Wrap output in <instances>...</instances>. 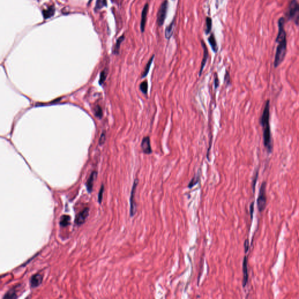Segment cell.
Wrapping results in <instances>:
<instances>
[{
    "mask_svg": "<svg viewBox=\"0 0 299 299\" xmlns=\"http://www.w3.org/2000/svg\"><path fill=\"white\" fill-rule=\"evenodd\" d=\"M284 19L281 18L279 21V32L276 40L277 46L274 60L275 67H277L282 63L286 53L287 41L286 33L284 29Z\"/></svg>",
    "mask_w": 299,
    "mask_h": 299,
    "instance_id": "6da1fadb",
    "label": "cell"
},
{
    "mask_svg": "<svg viewBox=\"0 0 299 299\" xmlns=\"http://www.w3.org/2000/svg\"><path fill=\"white\" fill-rule=\"evenodd\" d=\"M270 106L269 101L267 100L265 105L263 113L261 118V124L263 128V137L264 145L268 153H271L273 148V143L272 140V135L271 127L269 124L270 117Z\"/></svg>",
    "mask_w": 299,
    "mask_h": 299,
    "instance_id": "7a4b0ae2",
    "label": "cell"
},
{
    "mask_svg": "<svg viewBox=\"0 0 299 299\" xmlns=\"http://www.w3.org/2000/svg\"><path fill=\"white\" fill-rule=\"evenodd\" d=\"M287 15L295 24L299 25V3L296 0H292L287 9Z\"/></svg>",
    "mask_w": 299,
    "mask_h": 299,
    "instance_id": "3957f363",
    "label": "cell"
},
{
    "mask_svg": "<svg viewBox=\"0 0 299 299\" xmlns=\"http://www.w3.org/2000/svg\"><path fill=\"white\" fill-rule=\"evenodd\" d=\"M168 8V0H164L161 4L157 15V24L158 26H162L165 22Z\"/></svg>",
    "mask_w": 299,
    "mask_h": 299,
    "instance_id": "277c9868",
    "label": "cell"
},
{
    "mask_svg": "<svg viewBox=\"0 0 299 299\" xmlns=\"http://www.w3.org/2000/svg\"><path fill=\"white\" fill-rule=\"evenodd\" d=\"M267 204V195H266V182H264L260 188L258 198L257 199L258 208L260 212L265 210Z\"/></svg>",
    "mask_w": 299,
    "mask_h": 299,
    "instance_id": "5b68a950",
    "label": "cell"
},
{
    "mask_svg": "<svg viewBox=\"0 0 299 299\" xmlns=\"http://www.w3.org/2000/svg\"><path fill=\"white\" fill-rule=\"evenodd\" d=\"M138 184V179H135L133 182V185L132 186L131 191V194H130V215L131 217L134 216L136 212V203L135 202V194H136V190L137 188Z\"/></svg>",
    "mask_w": 299,
    "mask_h": 299,
    "instance_id": "8992f818",
    "label": "cell"
},
{
    "mask_svg": "<svg viewBox=\"0 0 299 299\" xmlns=\"http://www.w3.org/2000/svg\"><path fill=\"white\" fill-rule=\"evenodd\" d=\"M201 45H202V48H203V58H202L201 66L200 70H199V77H201V75L202 74L203 69H204V68L205 67V65H206V63H207V61H208V57H209V51H208V48H207V46L205 44L204 42L202 41V40L201 41Z\"/></svg>",
    "mask_w": 299,
    "mask_h": 299,
    "instance_id": "52a82bcc",
    "label": "cell"
},
{
    "mask_svg": "<svg viewBox=\"0 0 299 299\" xmlns=\"http://www.w3.org/2000/svg\"><path fill=\"white\" fill-rule=\"evenodd\" d=\"M141 147L143 152L146 154H151L153 153V150L150 143V138L148 136H145L143 138L141 143Z\"/></svg>",
    "mask_w": 299,
    "mask_h": 299,
    "instance_id": "ba28073f",
    "label": "cell"
},
{
    "mask_svg": "<svg viewBox=\"0 0 299 299\" xmlns=\"http://www.w3.org/2000/svg\"><path fill=\"white\" fill-rule=\"evenodd\" d=\"M89 209L88 208H85L83 210L81 211V212L78 214V215L76 216L75 222L76 224L80 226L86 220V219L89 216Z\"/></svg>",
    "mask_w": 299,
    "mask_h": 299,
    "instance_id": "9c48e42d",
    "label": "cell"
},
{
    "mask_svg": "<svg viewBox=\"0 0 299 299\" xmlns=\"http://www.w3.org/2000/svg\"><path fill=\"white\" fill-rule=\"evenodd\" d=\"M149 9V5L148 3H146L145 5L142 12H141V22H140V29L141 32H144L145 31L146 22H147V17Z\"/></svg>",
    "mask_w": 299,
    "mask_h": 299,
    "instance_id": "30bf717a",
    "label": "cell"
},
{
    "mask_svg": "<svg viewBox=\"0 0 299 299\" xmlns=\"http://www.w3.org/2000/svg\"><path fill=\"white\" fill-rule=\"evenodd\" d=\"M97 177V171H93L91 174L89 178L88 179V180H87V181L86 182L85 185H86L87 191L89 193H91L92 191L93 186H94V182L95 180L96 179Z\"/></svg>",
    "mask_w": 299,
    "mask_h": 299,
    "instance_id": "8fae6325",
    "label": "cell"
},
{
    "mask_svg": "<svg viewBox=\"0 0 299 299\" xmlns=\"http://www.w3.org/2000/svg\"><path fill=\"white\" fill-rule=\"evenodd\" d=\"M248 262H247V257H245L243 260V287H245L247 283L248 282Z\"/></svg>",
    "mask_w": 299,
    "mask_h": 299,
    "instance_id": "7c38bea8",
    "label": "cell"
},
{
    "mask_svg": "<svg viewBox=\"0 0 299 299\" xmlns=\"http://www.w3.org/2000/svg\"><path fill=\"white\" fill-rule=\"evenodd\" d=\"M42 280H43V276L41 274H37L33 275L32 276L30 281L31 287L33 288H35L40 286L42 283Z\"/></svg>",
    "mask_w": 299,
    "mask_h": 299,
    "instance_id": "4fadbf2b",
    "label": "cell"
},
{
    "mask_svg": "<svg viewBox=\"0 0 299 299\" xmlns=\"http://www.w3.org/2000/svg\"><path fill=\"white\" fill-rule=\"evenodd\" d=\"M175 18H174V19L172 21V22L170 23V24L168 26H167L166 29H165V38L168 40H170L174 34V28L175 26Z\"/></svg>",
    "mask_w": 299,
    "mask_h": 299,
    "instance_id": "5bb4252c",
    "label": "cell"
},
{
    "mask_svg": "<svg viewBox=\"0 0 299 299\" xmlns=\"http://www.w3.org/2000/svg\"><path fill=\"white\" fill-rule=\"evenodd\" d=\"M208 42H209V43L211 46V48L212 49V50L214 53H217L218 51V45L217 42L216 40L214 35L213 33H211V35L209 37Z\"/></svg>",
    "mask_w": 299,
    "mask_h": 299,
    "instance_id": "9a60e30c",
    "label": "cell"
},
{
    "mask_svg": "<svg viewBox=\"0 0 299 299\" xmlns=\"http://www.w3.org/2000/svg\"><path fill=\"white\" fill-rule=\"evenodd\" d=\"M154 57H155V55H153L151 57V58H150V60H148V61L147 62V65H146V67L145 68V70L144 71H143L142 73V74H141V78H145L148 74L149 73L150 71V68H151V66L152 65V63L153 62L154 58Z\"/></svg>",
    "mask_w": 299,
    "mask_h": 299,
    "instance_id": "2e32d148",
    "label": "cell"
},
{
    "mask_svg": "<svg viewBox=\"0 0 299 299\" xmlns=\"http://www.w3.org/2000/svg\"><path fill=\"white\" fill-rule=\"evenodd\" d=\"M55 12V8L54 6H50L45 10L43 11V15L45 19H48L53 16Z\"/></svg>",
    "mask_w": 299,
    "mask_h": 299,
    "instance_id": "e0dca14e",
    "label": "cell"
},
{
    "mask_svg": "<svg viewBox=\"0 0 299 299\" xmlns=\"http://www.w3.org/2000/svg\"><path fill=\"white\" fill-rule=\"evenodd\" d=\"M70 216L68 215H63L60 221V224L61 227L67 226L70 224Z\"/></svg>",
    "mask_w": 299,
    "mask_h": 299,
    "instance_id": "ac0fdd59",
    "label": "cell"
},
{
    "mask_svg": "<svg viewBox=\"0 0 299 299\" xmlns=\"http://www.w3.org/2000/svg\"><path fill=\"white\" fill-rule=\"evenodd\" d=\"M125 40V35H122L121 37H119L118 38V39L117 40V42H116V43L115 45V48H114V53L116 54V55H118L119 54V50H120V47H121V42Z\"/></svg>",
    "mask_w": 299,
    "mask_h": 299,
    "instance_id": "d6986e66",
    "label": "cell"
},
{
    "mask_svg": "<svg viewBox=\"0 0 299 299\" xmlns=\"http://www.w3.org/2000/svg\"><path fill=\"white\" fill-rule=\"evenodd\" d=\"M17 297L16 296V290L15 288H13L5 294V295L4 297V299H16Z\"/></svg>",
    "mask_w": 299,
    "mask_h": 299,
    "instance_id": "ffe728a7",
    "label": "cell"
},
{
    "mask_svg": "<svg viewBox=\"0 0 299 299\" xmlns=\"http://www.w3.org/2000/svg\"><path fill=\"white\" fill-rule=\"evenodd\" d=\"M212 28V19L210 17H206V29L205 33L206 35L210 33Z\"/></svg>",
    "mask_w": 299,
    "mask_h": 299,
    "instance_id": "44dd1931",
    "label": "cell"
},
{
    "mask_svg": "<svg viewBox=\"0 0 299 299\" xmlns=\"http://www.w3.org/2000/svg\"><path fill=\"white\" fill-rule=\"evenodd\" d=\"M199 179H200V174L198 172V174L195 175L194 177V178L191 179V181L189 183L188 186V188H192L193 186L196 185L199 182Z\"/></svg>",
    "mask_w": 299,
    "mask_h": 299,
    "instance_id": "7402d4cb",
    "label": "cell"
},
{
    "mask_svg": "<svg viewBox=\"0 0 299 299\" xmlns=\"http://www.w3.org/2000/svg\"><path fill=\"white\" fill-rule=\"evenodd\" d=\"M139 88L143 94H145V95H147L148 94V82L147 81L145 80V81H143L140 84Z\"/></svg>",
    "mask_w": 299,
    "mask_h": 299,
    "instance_id": "603a6c76",
    "label": "cell"
},
{
    "mask_svg": "<svg viewBox=\"0 0 299 299\" xmlns=\"http://www.w3.org/2000/svg\"><path fill=\"white\" fill-rule=\"evenodd\" d=\"M105 6H106V0H97L95 9V11H98Z\"/></svg>",
    "mask_w": 299,
    "mask_h": 299,
    "instance_id": "cb8c5ba5",
    "label": "cell"
},
{
    "mask_svg": "<svg viewBox=\"0 0 299 299\" xmlns=\"http://www.w3.org/2000/svg\"><path fill=\"white\" fill-rule=\"evenodd\" d=\"M107 74H108V71L105 68L104 69L101 73V75H100V79H99V84H102L104 81H105L106 80V76H107Z\"/></svg>",
    "mask_w": 299,
    "mask_h": 299,
    "instance_id": "d4e9b609",
    "label": "cell"
},
{
    "mask_svg": "<svg viewBox=\"0 0 299 299\" xmlns=\"http://www.w3.org/2000/svg\"><path fill=\"white\" fill-rule=\"evenodd\" d=\"M94 113H95V115L97 117H98V118H102V111L101 108L99 106H97L95 108Z\"/></svg>",
    "mask_w": 299,
    "mask_h": 299,
    "instance_id": "484cf974",
    "label": "cell"
},
{
    "mask_svg": "<svg viewBox=\"0 0 299 299\" xmlns=\"http://www.w3.org/2000/svg\"><path fill=\"white\" fill-rule=\"evenodd\" d=\"M104 192V185H102V186L101 187V189L99 190V194H98V202L99 203H101L102 201Z\"/></svg>",
    "mask_w": 299,
    "mask_h": 299,
    "instance_id": "4316f807",
    "label": "cell"
},
{
    "mask_svg": "<svg viewBox=\"0 0 299 299\" xmlns=\"http://www.w3.org/2000/svg\"><path fill=\"white\" fill-rule=\"evenodd\" d=\"M224 82L226 84L227 86L230 85L231 84V78H230V73L228 71H226V72L225 73V75H224Z\"/></svg>",
    "mask_w": 299,
    "mask_h": 299,
    "instance_id": "83f0119b",
    "label": "cell"
},
{
    "mask_svg": "<svg viewBox=\"0 0 299 299\" xmlns=\"http://www.w3.org/2000/svg\"><path fill=\"white\" fill-rule=\"evenodd\" d=\"M220 85V80L218 78V76L215 74L214 75V88L215 89H217L219 87Z\"/></svg>",
    "mask_w": 299,
    "mask_h": 299,
    "instance_id": "f1b7e54d",
    "label": "cell"
},
{
    "mask_svg": "<svg viewBox=\"0 0 299 299\" xmlns=\"http://www.w3.org/2000/svg\"><path fill=\"white\" fill-rule=\"evenodd\" d=\"M106 135H105V131L102 132L101 135V137H100V138H99V145H104V143L105 141V139H106Z\"/></svg>",
    "mask_w": 299,
    "mask_h": 299,
    "instance_id": "f546056e",
    "label": "cell"
},
{
    "mask_svg": "<svg viewBox=\"0 0 299 299\" xmlns=\"http://www.w3.org/2000/svg\"><path fill=\"white\" fill-rule=\"evenodd\" d=\"M258 172L257 171L256 172V174H255V176L254 177V179H253V190L254 191L255 190V184H256V182H257V180L258 179Z\"/></svg>",
    "mask_w": 299,
    "mask_h": 299,
    "instance_id": "4dcf8cb0",
    "label": "cell"
},
{
    "mask_svg": "<svg viewBox=\"0 0 299 299\" xmlns=\"http://www.w3.org/2000/svg\"><path fill=\"white\" fill-rule=\"evenodd\" d=\"M244 248L245 253H247L249 250V241L248 239H247L244 242Z\"/></svg>",
    "mask_w": 299,
    "mask_h": 299,
    "instance_id": "1f68e13d",
    "label": "cell"
},
{
    "mask_svg": "<svg viewBox=\"0 0 299 299\" xmlns=\"http://www.w3.org/2000/svg\"><path fill=\"white\" fill-rule=\"evenodd\" d=\"M254 202H252L251 203L250 206V214H251V219L252 218V217H253V213H254Z\"/></svg>",
    "mask_w": 299,
    "mask_h": 299,
    "instance_id": "d6a6232c",
    "label": "cell"
},
{
    "mask_svg": "<svg viewBox=\"0 0 299 299\" xmlns=\"http://www.w3.org/2000/svg\"><path fill=\"white\" fill-rule=\"evenodd\" d=\"M172 1H175V0H172Z\"/></svg>",
    "mask_w": 299,
    "mask_h": 299,
    "instance_id": "836d02e7",
    "label": "cell"
}]
</instances>
